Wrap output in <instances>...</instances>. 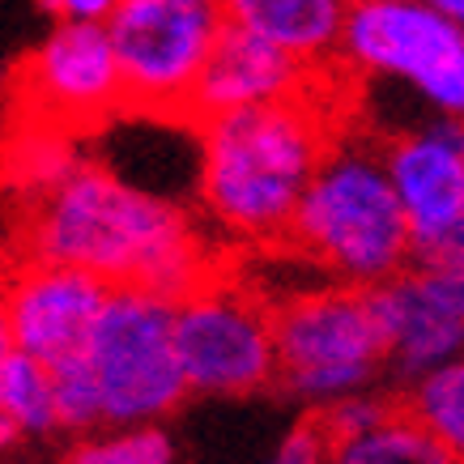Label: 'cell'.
Instances as JSON below:
<instances>
[{
	"label": "cell",
	"mask_w": 464,
	"mask_h": 464,
	"mask_svg": "<svg viewBox=\"0 0 464 464\" xmlns=\"http://www.w3.org/2000/svg\"><path fill=\"white\" fill-rule=\"evenodd\" d=\"M388 362L366 285H324L277 311V383L307 405L366 392Z\"/></svg>",
	"instance_id": "obj_5"
},
{
	"label": "cell",
	"mask_w": 464,
	"mask_h": 464,
	"mask_svg": "<svg viewBox=\"0 0 464 464\" xmlns=\"http://www.w3.org/2000/svg\"><path fill=\"white\" fill-rule=\"evenodd\" d=\"M52 22H111L120 0H39Z\"/></svg>",
	"instance_id": "obj_24"
},
{
	"label": "cell",
	"mask_w": 464,
	"mask_h": 464,
	"mask_svg": "<svg viewBox=\"0 0 464 464\" xmlns=\"http://www.w3.org/2000/svg\"><path fill=\"white\" fill-rule=\"evenodd\" d=\"M333 464H460L405 405L388 422L333 443Z\"/></svg>",
	"instance_id": "obj_15"
},
{
	"label": "cell",
	"mask_w": 464,
	"mask_h": 464,
	"mask_svg": "<svg viewBox=\"0 0 464 464\" xmlns=\"http://www.w3.org/2000/svg\"><path fill=\"white\" fill-rule=\"evenodd\" d=\"M226 14L315 69L341 52L350 0H226Z\"/></svg>",
	"instance_id": "obj_14"
},
{
	"label": "cell",
	"mask_w": 464,
	"mask_h": 464,
	"mask_svg": "<svg viewBox=\"0 0 464 464\" xmlns=\"http://www.w3.org/2000/svg\"><path fill=\"white\" fill-rule=\"evenodd\" d=\"M383 162L413 226V252L464 213V120L443 115L383 141Z\"/></svg>",
	"instance_id": "obj_11"
},
{
	"label": "cell",
	"mask_w": 464,
	"mask_h": 464,
	"mask_svg": "<svg viewBox=\"0 0 464 464\" xmlns=\"http://www.w3.org/2000/svg\"><path fill=\"white\" fill-rule=\"evenodd\" d=\"M82 358L107 426L162 422L192 392L175 350V303L141 285H115Z\"/></svg>",
	"instance_id": "obj_4"
},
{
	"label": "cell",
	"mask_w": 464,
	"mask_h": 464,
	"mask_svg": "<svg viewBox=\"0 0 464 464\" xmlns=\"http://www.w3.org/2000/svg\"><path fill=\"white\" fill-rule=\"evenodd\" d=\"M341 56L358 72L413 85L435 111L464 120V26L426 0H350Z\"/></svg>",
	"instance_id": "obj_7"
},
{
	"label": "cell",
	"mask_w": 464,
	"mask_h": 464,
	"mask_svg": "<svg viewBox=\"0 0 464 464\" xmlns=\"http://www.w3.org/2000/svg\"><path fill=\"white\" fill-rule=\"evenodd\" d=\"M371 290V307L380 315L383 341H388V362L409 375L422 380L426 371L460 358L464 350V320L430 290L422 277V268L409 265L405 273H396Z\"/></svg>",
	"instance_id": "obj_13"
},
{
	"label": "cell",
	"mask_w": 464,
	"mask_h": 464,
	"mask_svg": "<svg viewBox=\"0 0 464 464\" xmlns=\"http://www.w3.org/2000/svg\"><path fill=\"white\" fill-rule=\"evenodd\" d=\"M413 265H426V268L464 265V213L448 226V230H443V235H439V239H430L426 247L413 252Z\"/></svg>",
	"instance_id": "obj_23"
},
{
	"label": "cell",
	"mask_w": 464,
	"mask_h": 464,
	"mask_svg": "<svg viewBox=\"0 0 464 464\" xmlns=\"http://www.w3.org/2000/svg\"><path fill=\"white\" fill-rule=\"evenodd\" d=\"M418 268H422V277L430 282V290H435V295L464 320V265H451V268H426V265H418Z\"/></svg>",
	"instance_id": "obj_25"
},
{
	"label": "cell",
	"mask_w": 464,
	"mask_h": 464,
	"mask_svg": "<svg viewBox=\"0 0 464 464\" xmlns=\"http://www.w3.org/2000/svg\"><path fill=\"white\" fill-rule=\"evenodd\" d=\"M328 150V120L307 94L213 115L200 124V205L226 235L285 239Z\"/></svg>",
	"instance_id": "obj_2"
},
{
	"label": "cell",
	"mask_w": 464,
	"mask_h": 464,
	"mask_svg": "<svg viewBox=\"0 0 464 464\" xmlns=\"http://www.w3.org/2000/svg\"><path fill=\"white\" fill-rule=\"evenodd\" d=\"M307 69L311 64L282 52L277 43L260 39L256 30L239 26V22H226L222 39H218L209 64H205L197 90H192L188 120L205 124V120L226 111L298 99L307 90Z\"/></svg>",
	"instance_id": "obj_12"
},
{
	"label": "cell",
	"mask_w": 464,
	"mask_h": 464,
	"mask_svg": "<svg viewBox=\"0 0 464 464\" xmlns=\"http://www.w3.org/2000/svg\"><path fill=\"white\" fill-rule=\"evenodd\" d=\"M226 22V0H120L107 30L124 72L128 107L188 120L192 90Z\"/></svg>",
	"instance_id": "obj_6"
},
{
	"label": "cell",
	"mask_w": 464,
	"mask_h": 464,
	"mask_svg": "<svg viewBox=\"0 0 464 464\" xmlns=\"http://www.w3.org/2000/svg\"><path fill=\"white\" fill-rule=\"evenodd\" d=\"M17 439H26V435H22V430H17V422H14V418H9V413L0 409V451H5V448H14Z\"/></svg>",
	"instance_id": "obj_27"
},
{
	"label": "cell",
	"mask_w": 464,
	"mask_h": 464,
	"mask_svg": "<svg viewBox=\"0 0 464 464\" xmlns=\"http://www.w3.org/2000/svg\"><path fill=\"white\" fill-rule=\"evenodd\" d=\"M405 409L464 464V358L426 371L413 383Z\"/></svg>",
	"instance_id": "obj_17"
},
{
	"label": "cell",
	"mask_w": 464,
	"mask_h": 464,
	"mask_svg": "<svg viewBox=\"0 0 464 464\" xmlns=\"http://www.w3.org/2000/svg\"><path fill=\"white\" fill-rule=\"evenodd\" d=\"M396 409L401 405L383 401V396L350 392V396H341V401H328V405L315 409V422L324 426V435L333 439V443H345V439L366 435V430H375L380 422H388Z\"/></svg>",
	"instance_id": "obj_21"
},
{
	"label": "cell",
	"mask_w": 464,
	"mask_h": 464,
	"mask_svg": "<svg viewBox=\"0 0 464 464\" xmlns=\"http://www.w3.org/2000/svg\"><path fill=\"white\" fill-rule=\"evenodd\" d=\"M56 375V401H60V430H72V435H90L99 430L102 422V401L99 388H94V375L85 366L82 353H72L64 362L52 366Z\"/></svg>",
	"instance_id": "obj_20"
},
{
	"label": "cell",
	"mask_w": 464,
	"mask_h": 464,
	"mask_svg": "<svg viewBox=\"0 0 464 464\" xmlns=\"http://www.w3.org/2000/svg\"><path fill=\"white\" fill-rule=\"evenodd\" d=\"M77 167V158H72L69 141H64V128H30L14 141L9 158H5V175L17 183V188H26V192H47V188H56L69 170Z\"/></svg>",
	"instance_id": "obj_19"
},
{
	"label": "cell",
	"mask_w": 464,
	"mask_h": 464,
	"mask_svg": "<svg viewBox=\"0 0 464 464\" xmlns=\"http://www.w3.org/2000/svg\"><path fill=\"white\" fill-rule=\"evenodd\" d=\"M175 350L200 396H252L277 383V311L230 282H205L175 303Z\"/></svg>",
	"instance_id": "obj_8"
},
{
	"label": "cell",
	"mask_w": 464,
	"mask_h": 464,
	"mask_svg": "<svg viewBox=\"0 0 464 464\" xmlns=\"http://www.w3.org/2000/svg\"><path fill=\"white\" fill-rule=\"evenodd\" d=\"M9 350H17L14 345V320H9V307H5V298H0V358Z\"/></svg>",
	"instance_id": "obj_26"
},
{
	"label": "cell",
	"mask_w": 464,
	"mask_h": 464,
	"mask_svg": "<svg viewBox=\"0 0 464 464\" xmlns=\"http://www.w3.org/2000/svg\"><path fill=\"white\" fill-rule=\"evenodd\" d=\"M285 239L350 285H380L405 273L413 265V226L388 175L383 145H333L298 200Z\"/></svg>",
	"instance_id": "obj_3"
},
{
	"label": "cell",
	"mask_w": 464,
	"mask_h": 464,
	"mask_svg": "<svg viewBox=\"0 0 464 464\" xmlns=\"http://www.w3.org/2000/svg\"><path fill=\"white\" fill-rule=\"evenodd\" d=\"M64 464H175V443L158 422L99 426L72 443Z\"/></svg>",
	"instance_id": "obj_18"
},
{
	"label": "cell",
	"mask_w": 464,
	"mask_h": 464,
	"mask_svg": "<svg viewBox=\"0 0 464 464\" xmlns=\"http://www.w3.org/2000/svg\"><path fill=\"white\" fill-rule=\"evenodd\" d=\"M426 5H435L439 14H448L451 22H460L464 26V0H426Z\"/></svg>",
	"instance_id": "obj_28"
},
{
	"label": "cell",
	"mask_w": 464,
	"mask_h": 464,
	"mask_svg": "<svg viewBox=\"0 0 464 464\" xmlns=\"http://www.w3.org/2000/svg\"><path fill=\"white\" fill-rule=\"evenodd\" d=\"M0 409L30 439L60 430V401L52 366L26 350H9L0 358Z\"/></svg>",
	"instance_id": "obj_16"
},
{
	"label": "cell",
	"mask_w": 464,
	"mask_h": 464,
	"mask_svg": "<svg viewBox=\"0 0 464 464\" xmlns=\"http://www.w3.org/2000/svg\"><path fill=\"white\" fill-rule=\"evenodd\" d=\"M111 290L115 285L90 268L26 256V265H17L0 290L14 320V345L47 366L82 353Z\"/></svg>",
	"instance_id": "obj_10"
},
{
	"label": "cell",
	"mask_w": 464,
	"mask_h": 464,
	"mask_svg": "<svg viewBox=\"0 0 464 464\" xmlns=\"http://www.w3.org/2000/svg\"><path fill=\"white\" fill-rule=\"evenodd\" d=\"M22 99L52 128H90L128 107L107 22H56L22 64Z\"/></svg>",
	"instance_id": "obj_9"
},
{
	"label": "cell",
	"mask_w": 464,
	"mask_h": 464,
	"mask_svg": "<svg viewBox=\"0 0 464 464\" xmlns=\"http://www.w3.org/2000/svg\"><path fill=\"white\" fill-rule=\"evenodd\" d=\"M22 247L34 260L90 268L111 285H141L170 303L213 282L188 213L99 162H77L56 188L39 192Z\"/></svg>",
	"instance_id": "obj_1"
},
{
	"label": "cell",
	"mask_w": 464,
	"mask_h": 464,
	"mask_svg": "<svg viewBox=\"0 0 464 464\" xmlns=\"http://www.w3.org/2000/svg\"><path fill=\"white\" fill-rule=\"evenodd\" d=\"M265 464H333V439L324 435V426L311 418V422L285 430V439L273 448Z\"/></svg>",
	"instance_id": "obj_22"
}]
</instances>
